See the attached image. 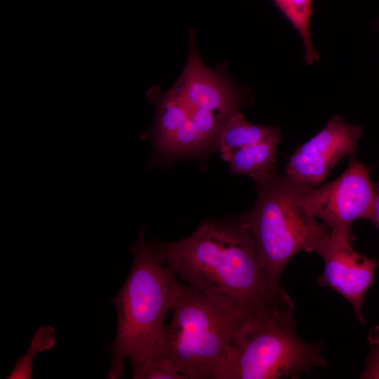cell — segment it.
<instances>
[{
  "instance_id": "15",
  "label": "cell",
  "mask_w": 379,
  "mask_h": 379,
  "mask_svg": "<svg viewBox=\"0 0 379 379\" xmlns=\"http://www.w3.org/2000/svg\"><path fill=\"white\" fill-rule=\"evenodd\" d=\"M131 366L133 379H185L182 375L161 366L152 359Z\"/></svg>"
},
{
  "instance_id": "11",
  "label": "cell",
  "mask_w": 379,
  "mask_h": 379,
  "mask_svg": "<svg viewBox=\"0 0 379 379\" xmlns=\"http://www.w3.org/2000/svg\"><path fill=\"white\" fill-rule=\"evenodd\" d=\"M189 119L190 110L179 91L173 86L157 102V118L153 131L157 154Z\"/></svg>"
},
{
  "instance_id": "8",
  "label": "cell",
  "mask_w": 379,
  "mask_h": 379,
  "mask_svg": "<svg viewBox=\"0 0 379 379\" xmlns=\"http://www.w3.org/2000/svg\"><path fill=\"white\" fill-rule=\"evenodd\" d=\"M354 239L331 233L316 253L323 259V273L317 278L319 286H326L343 296L352 306L361 324H366L362 313L364 296L374 282L379 258H369L352 246Z\"/></svg>"
},
{
  "instance_id": "3",
  "label": "cell",
  "mask_w": 379,
  "mask_h": 379,
  "mask_svg": "<svg viewBox=\"0 0 379 379\" xmlns=\"http://www.w3.org/2000/svg\"><path fill=\"white\" fill-rule=\"evenodd\" d=\"M294 307L267 309L245 317L212 379H278L326 367L321 342L298 334Z\"/></svg>"
},
{
  "instance_id": "13",
  "label": "cell",
  "mask_w": 379,
  "mask_h": 379,
  "mask_svg": "<svg viewBox=\"0 0 379 379\" xmlns=\"http://www.w3.org/2000/svg\"><path fill=\"white\" fill-rule=\"evenodd\" d=\"M281 13L300 35L305 50V60L309 65L319 60L310 32V20L312 12V0H273Z\"/></svg>"
},
{
  "instance_id": "12",
  "label": "cell",
  "mask_w": 379,
  "mask_h": 379,
  "mask_svg": "<svg viewBox=\"0 0 379 379\" xmlns=\"http://www.w3.org/2000/svg\"><path fill=\"white\" fill-rule=\"evenodd\" d=\"M277 135H281L279 128L252 124L237 111L222 126L218 143L222 156Z\"/></svg>"
},
{
  "instance_id": "9",
  "label": "cell",
  "mask_w": 379,
  "mask_h": 379,
  "mask_svg": "<svg viewBox=\"0 0 379 379\" xmlns=\"http://www.w3.org/2000/svg\"><path fill=\"white\" fill-rule=\"evenodd\" d=\"M190 110L211 112L230 117L238 111L240 102L234 88L220 74L206 67L190 34V51L187 65L174 85Z\"/></svg>"
},
{
  "instance_id": "5",
  "label": "cell",
  "mask_w": 379,
  "mask_h": 379,
  "mask_svg": "<svg viewBox=\"0 0 379 379\" xmlns=\"http://www.w3.org/2000/svg\"><path fill=\"white\" fill-rule=\"evenodd\" d=\"M257 185V202L239 220L254 241L263 269L279 286L281 274L293 256L302 251L316 253L331 232L305 211L301 190L284 175L274 174Z\"/></svg>"
},
{
  "instance_id": "7",
  "label": "cell",
  "mask_w": 379,
  "mask_h": 379,
  "mask_svg": "<svg viewBox=\"0 0 379 379\" xmlns=\"http://www.w3.org/2000/svg\"><path fill=\"white\" fill-rule=\"evenodd\" d=\"M361 134L360 126L334 116L291 155L284 176L301 190L314 188L326 178L340 159L354 155Z\"/></svg>"
},
{
  "instance_id": "17",
  "label": "cell",
  "mask_w": 379,
  "mask_h": 379,
  "mask_svg": "<svg viewBox=\"0 0 379 379\" xmlns=\"http://www.w3.org/2000/svg\"><path fill=\"white\" fill-rule=\"evenodd\" d=\"M371 221L379 230V185L375 186V201Z\"/></svg>"
},
{
  "instance_id": "10",
  "label": "cell",
  "mask_w": 379,
  "mask_h": 379,
  "mask_svg": "<svg viewBox=\"0 0 379 379\" xmlns=\"http://www.w3.org/2000/svg\"><path fill=\"white\" fill-rule=\"evenodd\" d=\"M281 135L274 136L258 143L237 149L222 155L234 174L251 177L257 183L275 174L277 147Z\"/></svg>"
},
{
  "instance_id": "6",
  "label": "cell",
  "mask_w": 379,
  "mask_h": 379,
  "mask_svg": "<svg viewBox=\"0 0 379 379\" xmlns=\"http://www.w3.org/2000/svg\"><path fill=\"white\" fill-rule=\"evenodd\" d=\"M305 211L326 225L332 234L354 239L352 223L371 220L375 201V187L370 168L350 157L346 170L335 180L318 187L301 190Z\"/></svg>"
},
{
  "instance_id": "14",
  "label": "cell",
  "mask_w": 379,
  "mask_h": 379,
  "mask_svg": "<svg viewBox=\"0 0 379 379\" xmlns=\"http://www.w3.org/2000/svg\"><path fill=\"white\" fill-rule=\"evenodd\" d=\"M55 345V329L51 326L39 327L33 335L26 353L18 359L8 379H32L33 361L38 353L51 350Z\"/></svg>"
},
{
  "instance_id": "2",
  "label": "cell",
  "mask_w": 379,
  "mask_h": 379,
  "mask_svg": "<svg viewBox=\"0 0 379 379\" xmlns=\"http://www.w3.org/2000/svg\"><path fill=\"white\" fill-rule=\"evenodd\" d=\"M133 262L119 293L112 298L117 312L114 342L107 348L112 353L109 379L124 377V361L131 365L155 357L162 345L166 319L180 292V280L167 265L158 260L145 241L142 230L131 247Z\"/></svg>"
},
{
  "instance_id": "1",
  "label": "cell",
  "mask_w": 379,
  "mask_h": 379,
  "mask_svg": "<svg viewBox=\"0 0 379 379\" xmlns=\"http://www.w3.org/2000/svg\"><path fill=\"white\" fill-rule=\"evenodd\" d=\"M147 244L180 281L246 317L293 304L263 269L254 241L240 220L205 221L185 239Z\"/></svg>"
},
{
  "instance_id": "16",
  "label": "cell",
  "mask_w": 379,
  "mask_h": 379,
  "mask_svg": "<svg viewBox=\"0 0 379 379\" xmlns=\"http://www.w3.org/2000/svg\"><path fill=\"white\" fill-rule=\"evenodd\" d=\"M367 340L371 352L360 378L379 379V325L370 330Z\"/></svg>"
},
{
  "instance_id": "4",
  "label": "cell",
  "mask_w": 379,
  "mask_h": 379,
  "mask_svg": "<svg viewBox=\"0 0 379 379\" xmlns=\"http://www.w3.org/2000/svg\"><path fill=\"white\" fill-rule=\"evenodd\" d=\"M161 349L151 359L185 379H212L245 315L180 281Z\"/></svg>"
}]
</instances>
